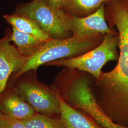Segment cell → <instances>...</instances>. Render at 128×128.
Returning <instances> with one entry per match:
<instances>
[{"mask_svg": "<svg viewBox=\"0 0 128 128\" xmlns=\"http://www.w3.org/2000/svg\"><path fill=\"white\" fill-rule=\"evenodd\" d=\"M36 71L30 70L18 78L11 76L9 79L18 94L37 113L50 116L60 114L57 91L53 86H48L40 82Z\"/></svg>", "mask_w": 128, "mask_h": 128, "instance_id": "277c9868", "label": "cell"}, {"mask_svg": "<svg viewBox=\"0 0 128 128\" xmlns=\"http://www.w3.org/2000/svg\"><path fill=\"white\" fill-rule=\"evenodd\" d=\"M109 0H68L61 10L71 15L84 17L96 12Z\"/></svg>", "mask_w": 128, "mask_h": 128, "instance_id": "7c38bea8", "label": "cell"}, {"mask_svg": "<svg viewBox=\"0 0 128 128\" xmlns=\"http://www.w3.org/2000/svg\"><path fill=\"white\" fill-rule=\"evenodd\" d=\"M51 7L55 10H61L68 0H46Z\"/></svg>", "mask_w": 128, "mask_h": 128, "instance_id": "9a60e30c", "label": "cell"}, {"mask_svg": "<svg viewBox=\"0 0 128 128\" xmlns=\"http://www.w3.org/2000/svg\"><path fill=\"white\" fill-rule=\"evenodd\" d=\"M0 128H28L20 120L2 114L0 120Z\"/></svg>", "mask_w": 128, "mask_h": 128, "instance_id": "5bb4252c", "label": "cell"}, {"mask_svg": "<svg viewBox=\"0 0 128 128\" xmlns=\"http://www.w3.org/2000/svg\"><path fill=\"white\" fill-rule=\"evenodd\" d=\"M13 14L32 19L51 39H63L72 33L60 18L58 10L51 7L46 0H31L18 5Z\"/></svg>", "mask_w": 128, "mask_h": 128, "instance_id": "5b68a950", "label": "cell"}, {"mask_svg": "<svg viewBox=\"0 0 128 128\" xmlns=\"http://www.w3.org/2000/svg\"><path fill=\"white\" fill-rule=\"evenodd\" d=\"M105 18L118 30L120 54L117 64L96 79L97 98L115 108L128 112V0H109L104 5Z\"/></svg>", "mask_w": 128, "mask_h": 128, "instance_id": "6da1fadb", "label": "cell"}, {"mask_svg": "<svg viewBox=\"0 0 128 128\" xmlns=\"http://www.w3.org/2000/svg\"><path fill=\"white\" fill-rule=\"evenodd\" d=\"M12 28V41L15 45L20 53L23 56L30 58L46 42L32 35L20 32L14 28Z\"/></svg>", "mask_w": 128, "mask_h": 128, "instance_id": "8fae6325", "label": "cell"}, {"mask_svg": "<svg viewBox=\"0 0 128 128\" xmlns=\"http://www.w3.org/2000/svg\"><path fill=\"white\" fill-rule=\"evenodd\" d=\"M3 18L12 28L20 32L32 35L43 41H48L51 39L35 22L27 17L12 14L4 15Z\"/></svg>", "mask_w": 128, "mask_h": 128, "instance_id": "30bf717a", "label": "cell"}, {"mask_svg": "<svg viewBox=\"0 0 128 128\" xmlns=\"http://www.w3.org/2000/svg\"><path fill=\"white\" fill-rule=\"evenodd\" d=\"M22 121L28 128H65L61 119L39 113Z\"/></svg>", "mask_w": 128, "mask_h": 128, "instance_id": "4fadbf2b", "label": "cell"}, {"mask_svg": "<svg viewBox=\"0 0 128 128\" xmlns=\"http://www.w3.org/2000/svg\"><path fill=\"white\" fill-rule=\"evenodd\" d=\"M104 36L95 37H72L63 39H50L30 56L18 73L12 75L18 78L30 70L37 71L41 65L52 61L77 57L99 45Z\"/></svg>", "mask_w": 128, "mask_h": 128, "instance_id": "7a4b0ae2", "label": "cell"}, {"mask_svg": "<svg viewBox=\"0 0 128 128\" xmlns=\"http://www.w3.org/2000/svg\"><path fill=\"white\" fill-rule=\"evenodd\" d=\"M118 43V33L114 31L105 34L103 41L99 45L82 55L73 58L55 60L45 65L76 69L90 74L97 79L101 75V70L104 64L109 61L118 59L117 50Z\"/></svg>", "mask_w": 128, "mask_h": 128, "instance_id": "3957f363", "label": "cell"}, {"mask_svg": "<svg viewBox=\"0 0 128 128\" xmlns=\"http://www.w3.org/2000/svg\"><path fill=\"white\" fill-rule=\"evenodd\" d=\"M104 4L94 13L84 17H78L58 10L60 17L72 33L79 37L104 36L115 31L109 27L106 20Z\"/></svg>", "mask_w": 128, "mask_h": 128, "instance_id": "8992f818", "label": "cell"}, {"mask_svg": "<svg viewBox=\"0 0 128 128\" xmlns=\"http://www.w3.org/2000/svg\"><path fill=\"white\" fill-rule=\"evenodd\" d=\"M0 112L5 116L20 120L37 113L18 94L10 79L0 95Z\"/></svg>", "mask_w": 128, "mask_h": 128, "instance_id": "ba28073f", "label": "cell"}, {"mask_svg": "<svg viewBox=\"0 0 128 128\" xmlns=\"http://www.w3.org/2000/svg\"><path fill=\"white\" fill-rule=\"evenodd\" d=\"M12 28H6L0 38V95L6 87L10 78L23 68L29 58L23 56L11 44Z\"/></svg>", "mask_w": 128, "mask_h": 128, "instance_id": "52a82bcc", "label": "cell"}, {"mask_svg": "<svg viewBox=\"0 0 128 128\" xmlns=\"http://www.w3.org/2000/svg\"><path fill=\"white\" fill-rule=\"evenodd\" d=\"M57 92L60 103L61 120L65 128H102L75 110L64 100L58 92Z\"/></svg>", "mask_w": 128, "mask_h": 128, "instance_id": "9c48e42d", "label": "cell"}, {"mask_svg": "<svg viewBox=\"0 0 128 128\" xmlns=\"http://www.w3.org/2000/svg\"><path fill=\"white\" fill-rule=\"evenodd\" d=\"M2 114L0 112V120L2 119Z\"/></svg>", "mask_w": 128, "mask_h": 128, "instance_id": "2e32d148", "label": "cell"}]
</instances>
